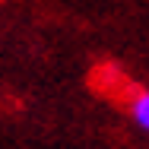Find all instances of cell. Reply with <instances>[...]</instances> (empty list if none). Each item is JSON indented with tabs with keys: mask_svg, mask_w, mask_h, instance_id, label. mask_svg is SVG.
<instances>
[{
	"mask_svg": "<svg viewBox=\"0 0 149 149\" xmlns=\"http://www.w3.org/2000/svg\"><path fill=\"white\" fill-rule=\"evenodd\" d=\"M127 105H130V118L136 120L143 130H149V92L146 89H130V98H127Z\"/></svg>",
	"mask_w": 149,
	"mask_h": 149,
	"instance_id": "cell-1",
	"label": "cell"
}]
</instances>
